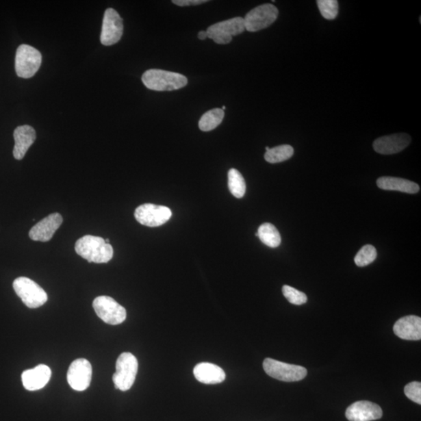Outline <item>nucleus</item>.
<instances>
[{
	"label": "nucleus",
	"instance_id": "f257e3e1",
	"mask_svg": "<svg viewBox=\"0 0 421 421\" xmlns=\"http://www.w3.org/2000/svg\"><path fill=\"white\" fill-rule=\"evenodd\" d=\"M75 251L88 262L107 263L114 257L112 245L106 244L103 238L92 235H86L77 240Z\"/></svg>",
	"mask_w": 421,
	"mask_h": 421
},
{
	"label": "nucleus",
	"instance_id": "f03ea898",
	"mask_svg": "<svg viewBox=\"0 0 421 421\" xmlns=\"http://www.w3.org/2000/svg\"><path fill=\"white\" fill-rule=\"evenodd\" d=\"M142 81L149 89L157 92H170L188 84V78L175 72L158 69L149 70L142 75Z\"/></svg>",
	"mask_w": 421,
	"mask_h": 421
},
{
	"label": "nucleus",
	"instance_id": "7ed1b4c3",
	"mask_svg": "<svg viewBox=\"0 0 421 421\" xmlns=\"http://www.w3.org/2000/svg\"><path fill=\"white\" fill-rule=\"evenodd\" d=\"M116 370V373L112 376L115 388L122 392L131 390L136 381L138 370L136 356L131 353H121L117 359Z\"/></svg>",
	"mask_w": 421,
	"mask_h": 421
},
{
	"label": "nucleus",
	"instance_id": "20e7f679",
	"mask_svg": "<svg viewBox=\"0 0 421 421\" xmlns=\"http://www.w3.org/2000/svg\"><path fill=\"white\" fill-rule=\"evenodd\" d=\"M13 288L24 304L29 308L40 307L48 301V295L40 285L26 277L14 281Z\"/></svg>",
	"mask_w": 421,
	"mask_h": 421
},
{
	"label": "nucleus",
	"instance_id": "39448f33",
	"mask_svg": "<svg viewBox=\"0 0 421 421\" xmlns=\"http://www.w3.org/2000/svg\"><path fill=\"white\" fill-rule=\"evenodd\" d=\"M263 368L270 377L285 383L301 381L307 374V370L304 367L281 362L272 358L265 359Z\"/></svg>",
	"mask_w": 421,
	"mask_h": 421
},
{
	"label": "nucleus",
	"instance_id": "423d86ee",
	"mask_svg": "<svg viewBox=\"0 0 421 421\" xmlns=\"http://www.w3.org/2000/svg\"><path fill=\"white\" fill-rule=\"evenodd\" d=\"M42 64V54L28 44H21L16 50L15 71L21 78H31L36 74Z\"/></svg>",
	"mask_w": 421,
	"mask_h": 421
},
{
	"label": "nucleus",
	"instance_id": "0eeeda50",
	"mask_svg": "<svg viewBox=\"0 0 421 421\" xmlns=\"http://www.w3.org/2000/svg\"><path fill=\"white\" fill-rule=\"evenodd\" d=\"M93 308L99 318L106 324H120L127 318L126 309L110 296L97 297L93 301Z\"/></svg>",
	"mask_w": 421,
	"mask_h": 421
},
{
	"label": "nucleus",
	"instance_id": "6e6552de",
	"mask_svg": "<svg viewBox=\"0 0 421 421\" xmlns=\"http://www.w3.org/2000/svg\"><path fill=\"white\" fill-rule=\"evenodd\" d=\"M244 20L240 16L225 21L218 22L207 28V38L217 44L231 42L233 36H237L245 31Z\"/></svg>",
	"mask_w": 421,
	"mask_h": 421
},
{
	"label": "nucleus",
	"instance_id": "1a4fd4ad",
	"mask_svg": "<svg viewBox=\"0 0 421 421\" xmlns=\"http://www.w3.org/2000/svg\"><path fill=\"white\" fill-rule=\"evenodd\" d=\"M279 10L271 3H266L253 9L246 15L245 29L255 32L270 26L278 18Z\"/></svg>",
	"mask_w": 421,
	"mask_h": 421
},
{
	"label": "nucleus",
	"instance_id": "9d476101",
	"mask_svg": "<svg viewBox=\"0 0 421 421\" xmlns=\"http://www.w3.org/2000/svg\"><path fill=\"white\" fill-rule=\"evenodd\" d=\"M134 216L144 226L158 227L170 220L172 212L166 206L144 204L137 207Z\"/></svg>",
	"mask_w": 421,
	"mask_h": 421
},
{
	"label": "nucleus",
	"instance_id": "9b49d317",
	"mask_svg": "<svg viewBox=\"0 0 421 421\" xmlns=\"http://www.w3.org/2000/svg\"><path fill=\"white\" fill-rule=\"evenodd\" d=\"M92 364L86 359H77L72 362L67 372V381L73 390L78 392L86 390L91 384Z\"/></svg>",
	"mask_w": 421,
	"mask_h": 421
},
{
	"label": "nucleus",
	"instance_id": "f8f14e48",
	"mask_svg": "<svg viewBox=\"0 0 421 421\" xmlns=\"http://www.w3.org/2000/svg\"><path fill=\"white\" fill-rule=\"evenodd\" d=\"M123 32V19L120 14L114 9L106 10L100 37L101 43L106 47L112 46L120 40Z\"/></svg>",
	"mask_w": 421,
	"mask_h": 421
},
{
	"label": "nucleus",
	"instance_id": "ddd939ff",
	"mask_svg": "<svg viewBox=\"0 0 421 421\" xmlns=\"http://www.w3.org/2000/svg\"><path fill=\"white\" fill-rule=\"evenodd\" d=\"M411 138L407 133H396L376 139L373 144L376 153L381 155H393L408 147Z\"/></svg>",
	"mask_w": 421,
	"mask_h": 421
},
{
	"label": "nucleus",
	"instance_id": "4468645a",
	"mask_svg": "<svg viewBox=\"0 0 421 421\" xmlns=\"http://www.w3.org/2000/svg\"><path fill=\"white\" fill-rule=\"evenodd\" d=\"M383 417V409L370 401H357L347 408L346 418L350 421H372Z\"/></svg>",
	"mask_w": 421,
	"mask_h": 421
},
{
	"label": "nucleus",
	"instance_id": "2eb2a0df",
	"mask_svg": "<svg viewBox=\"0 0 421 421\" xmlns=\"http://www.w3.org/2000/svg\"><path fill=\"white\" fill-rule=\"evenodd\" d=\"M63 223V217L60 213L53 214L44 218L42 220L33 227L29 232V238L32 240L48 242L51 240L61 224Z\"/></svg>",
	"mask_w": 421,
	"mask_h": 421
},
{
	"label": "nucleus",
	"instance_id": "dca6fc26",
	"mask_svg": "<svg viewBox=\"0 0 421 421\" xmlns=\"http://www.w3.org/2000/svg\"><path fill=\"white\" fill-rule=\"evenodd\" d=\"M52 370L47 365L40 364L25 370L21 375L22 383L28 391H37L46 386L51 379Z\"/></svg>",
	"mask_w": 421,
	"mask_h": 421
},
{
	"label": "nucleus",
	"instance_id": "f3484780",
	"mask_svg": "<svg viewBox=\"0 0 421 421\" xmlns=\"http://www.w3.org/2000/svg\"><path fill=\"white\" fill-rule=\"evenodd\" d=\"M393 332L402 340L418 341L421 339V318L409 316L398 319L393 327Z\"/></svg>",
	"mask_w": 421,
	"mask_h": 421
},
{
	"label": "nucleus",
	"instance_id": "a211bd4d",
	"mask_svg": "<svg viewBox=\"0 0 421 421\" xmlns=\"http://www.w3.org/2000/svg\"><path fill=\"white\" fill-rule=\"evenodd\" d=\"M14 138L15 140L14 157L16 160H23L27 151L36 139L35 129L28 125L16 127L14 132Z\"/></svg>",
	"mask_w": 421,
	"mask_h": 421
},
{
	"label": "nucleus",
	"instance_id": "6ab92c4d",
	"mask_svg": "<svg viewBox=\"0 0 421 421\" xmlns=\"http://www.w3.org/2000/svg\"><path fill=\"white\" fill-rule=\"evenodd\" d=\"M194 375L200 383L206 385L222 383L226 379L224 370L212 363H200L194 368Z\"/></svg>",
	"mask_w": 421,
	"mask_h": 421
},
{
	"label": "nucleus",
	"instance_id": "aec40b11",
	"mask_svg": "<svg viewBox=\"0 0 421 421\" xmlns=\"http://www.w3.org/2000/svg\"><path fill=\"white\" fill-rule=\"evenodd\" d=\"M377 186L385 190H393V192H400L407 194H417L420 192L419 185L408 179L383 177L378 179Z\"/></svg>",
	"mask_w": 421,
	"mask_h": 421
},
{
	"label": "nucleus",
	"instance_id": "412c9836",
	"mask_svg": "<svg viewBox=\"0 0 421 421\" xmlns=\"http://www.w3.org/2000/svg\"><path fill=\"white\" fill-rule=\"evenodd\" d=\"M257 237L269 248H276L281 244V235L278 229L271 223H264L258 228Z\"/></svg>",
	"mask_w": 421,
	"mask_h": 421
},
{
	"label": "nucleus",
	"instance_id": "4be33fe9",
	"mask_svg": "<svg viewBox=\"0 0 421 421\" xmlns=\"http://www.w3.org/2000/svg\"><path fill=\"white\" fill-rule=\"evenodd\" d=\"M224 115V111L222 109H214L205 112L199 121L201 131H210L214 130L223 120Z\"/></svg>",
	"mask_w": 421,
	"mask_h": 421
},
{
	"label": "nucleus",
	"instance_id": "5701e85b",
	"mask_svg": "<svg viewBox=\"0 0 421 421\" xmlns=\"http://www.w3.org/2000/svg\"><path fill=\"white\" fill-rule=\"evenodd\" d=\"M294 154V149L292 146L283 144L270 149L265 154V160L269 164H275L288 160Z\"/></svg>",
	"mask_w": 421,
	"mask_h": 421
},
{
	"label": "nucleus",
	"instance_id": "b1692460",
	"mask_svg": "<svg viewBox=\"0 0 421 421\" xmlns=\"http://www.w3.org/2000/svg\"><path fill=\"white\" fill-rule=\"evenodd\" d=\"M228 184L230 192L235 198H243L246 193V183L242 174L235 168H231L228 173Z\"/></svg>",
	"mask_w": 421,
	"mask_h": 421
},
{
	"label": "nucleus",
	"instance_id": "393cba45",
	"mask_svg": "<svg viewBox=\"0 0 421 421\" xmlns=\"http://www.w3.org/2000/svg\"><path fill=\"white\" fill-rule=\"evenodd\" d=\"M377 257V251L372 245H365L359 251L355 258V262L358 267H365L374 261Z\"/></svg>",
	"mask_w": 421,
	"mask_h": 421
},
{
	"label": "nucleus",
	"instance_id": "a878e982",
	"mask_svg": "<svg viewBox=\"0 0 421 421\" xmlns=\"http://www.w3.org/2000/svg\"><path fill=\"white\" fill-rule=\"evenodd\" d=\"M320 13L327 20H333L339 13V3L335 0H319L317 2Z\"/></svg>",
	"mask_w": 421,
	"mask_h": 421
},
{
	"label": "nucleus",
	"instance_id": "bb28decb",
	"mask_svg": "<svg viewBox=\"0 0 421 421\" xmlns=\"http://www.w3.org/2000/svg\"><path fill=\"white\" fill-rule=\"evenodd\" d=\"M283 294L290 304L294 305H302L306 304L307 296L303 292L297 290L291 286L285 285L283 288Z\"/></svg>",
	"mask_w": 421,
	"mask_h": 421
},
{
	"label": "nucleus",
	"instance_id": "cd10ccee",
	"mask_svg": "<svg viewBox=\"0 0 421 421\" xmlns=\"http://www.w3.org/2000/svg\"><path fill=\"white\" fill-rule=\"evenodd\" d=\"M406 396L414 403L421 404V383L420 381H412L404 388Z\"/></svg>",
	"mask_w": 421,
	"mask_h": 421
},
{
	"label": "nucleus",
	"instance_id": "c85d7f7f",
	"mask_svg": "<svg viewBox=\"0 0 421 421\" xmlns=\"http://www.w3.org/2000/svg\"><path fill=\"white\" fill-rule=\"evenodd\" d=\"M206 0H173V3L179 7H189L207 3Z\"/></svg>",
	"mask_w": 421,
	"mask_h": 421
},
{
	"label": "nucleus",
	"instance_id": "c756f323",
	"mask_svg": "<svg viewBox=\"0 0 421 421\" xmlns=\"http://www.w3.org/2000/svg\"><path fill=\"white\" fill-rule=\"evenodd\" d=\"M198 37L200 40H205V39L207 38V32L205 31H201L199 33Z\"/></svg>",
	"mask_w": 421,
	"mask_h": 421
},
{
	"label": "nucleus",
	"instance_id": "7c9ffc66",
	"mask_svg": "<svg viewBox=\"0 0 421 421\" xmlns=\"http://www.w3.org/2000/svg\"><path fill=\"white\" fill-rule=\"evenodd\" d=\"M222 110H226V106H222Z\"/></svg>",
	"mask_w": 421,
	"mask_h": 421
}]
</instances>
